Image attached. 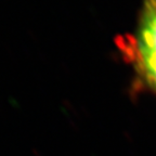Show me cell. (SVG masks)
<instances>
[{
    "label": "cell",
    "mask_w": 156,
    "mask_h": 156,
    "mask_svg": "<svg viewBox=\"0 0 156 156\" xmlns=\"http://www.w3.org/2000/svg\"><path fill=\"white\" fill-rule=\"evenodd\" d=\"M153 1H154V2H155V5H156V0H153Z\"/></svg>",
    "instance_id": "obj_2"
},
{
    "label": "cell",
    "mask_w": 156,
    "mask_h": 156,
    "mask_svg": "<svg viewBox=\"0 0 156 156\" xmlns=\"http://www.w3.org/2000/svg\"><path fill=\"white\" fill-rule=\"evenodd\" d=\"M122 46L140 75L156 91V5L153 0L144 2L136 38L130 37Z\"/></svg>",
    "instance_id": "obj_1"
}]
</instances>
